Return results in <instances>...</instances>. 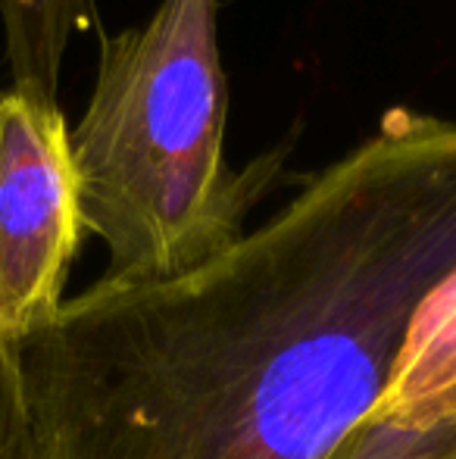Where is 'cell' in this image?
Wrapping results in <instances>:
<instances>
[{
    "label": "cell",
    "mask_w": 456,
    "mask_h": 459,
    "mask_svg": "<svg viewBox=\"0 0 456 459\" xmlns=\"http://www.w3.org/2000/svg\"><path fill=\"white\" fill-rule=\"evenodd\" d=\"M456 269V119L391 107L172 278L100 275L19 341L41 459H325Z\"/></svg>",
    "instance_id": "cell-1"
},
{
    "label": "cell",
    "mask_w": 456,
    "mask_h": 459,
    "mask_svg": "<svg viewBox=\"0 0 456 459\" xmlns=\"http://www.w3.org/2000/svg\"><path fill=\"white\" fill-rule=\"evenodd\" d=\"M98 25V0H0V35L10 88L60 100L69 44Z\"/></svg>",
    "instance_id": "cell-5"
},
{
    "label": "cell",
    "mask_w": 456,
    "mask_h": 459,
    "mask_svg": "<svg viewBox=\"0 0 456 459\" xmlns=\"http://www.w3.org/2000/svg\"><path fill=\"white\" fill-rule=\"evenodd\" d=\"M372 412L397 422L456 416V269L419 307Z\"/></svg>",
    "instance_id": "cell-4"
},
{
    "label": "cell",
    "mask_w": 456,
    "mask_h": 459,
    "mask_svg": "<svg viewBox=\"0 0 456 459\" xmlns=\"http://www.w3.org/2000/svg\"><path fill=\"white\" fill-rule=\"evenodd\" d=\"M325 459H456V416L397 422L369 412Z\"/></svg>",
    "instance_id": "cell-6"
},
{
    "label": "cell",
    "mask_w": 456,
    "mask_h": 459,
    "mask_svg": "<svg viewBox=\"0 0 456 459\" xmlns=\"http://www.w3.org/2000/svg\"><path fill=\"white\" fill-rule=\"evenodd\" d=\"M0 459H41L19 372V344L4 338H0Z\"/></svg>",
    "instance_id": "cell-7"
},
{
    "label": "cell",
    "mask_w": 456,
    "mask_h": 459,
    "mask_svg": "<svg viewBox=\"0 0 456 459\" xmlns=\"http://www.w3.org/2000/svg\"><path fill=\"white\" fill-rule=\"evenodd\" d=\"M69 128L60 100L0 94V338L13 344L60 313L85 238Z\"/></svg>",
    "instance_id": "cell-3"
},
{
    "label": "cell",
    "mask_w": 456,
    "mask_h": 459,
    "mask_svg": "<svg viewBox=\"0 0 456 459\" xmlns=\"http://www.w3.org/2000/svg\"><path fill=\"white\" fill-rule=\"evenodd\" d=\"M219 0H159L144 25L100 38L98 75L69 128L85 231L107 278H172L222 254L279 178L288 144L231 169Z\"/></svg>",
    "instance_id": "cell-2"
}]
</instances>
